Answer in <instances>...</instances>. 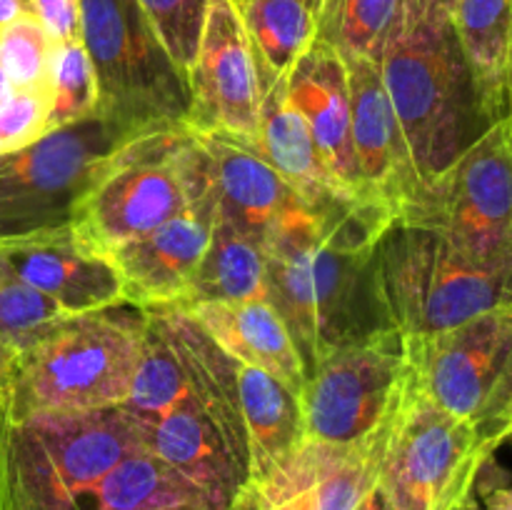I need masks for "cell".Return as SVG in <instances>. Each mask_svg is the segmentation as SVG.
Instances as JSON below:
<instances>
[{
  "instance_id": "cell-38",
  "label": "cell",
  "mask_w": 512,
  "mask_h": 510,
  "mask_svg": "<svg viewBox=\"0 0 512 510\" xmlns=\"http://www.w3.org/2000/svg\"><path fill=\"white\" fill-rule=\"evenodd\" d=\"M505 100H508V118L512 123V33H510V48H508V68H505Z\"/></svg>"
},
{
  "instance_id": "cell-41",
  "label": "cell",
  "mask_w": 512,
  "mask_h": 510,
  "mask_svg": "<svg viewBox=\"0 0 512 510\" xmlns=\"http://www.w3.org/2000/svg\"><path fill=\"white\" fill-rule=\"evenodd\" d=\"M445 5H448V8L453 10V8H455V0H445Z\"/></svg>"
},
{
  "instance_id": "cell-30",
  "label": "cell",
  "mask_w": 512,
  "mask_h": 510,
  "mask_svg": "<svg viewBox=\"0 0 512 510\" xmlns=\"http://www.w3.org/2000/svg\"><path fill=\"white\" fill-rule=\"evenodd\" d=\"M210 0H135L183 80L193 68Z\"/></svg>"
},
{
  "instance_id": "cell-42",
  "label": "cell",
  "mask_w": 512,
  "mask_h": 510,
  "mask_svg": "<svg viewBox=\"0 0 512 510\" xmlns=\"http://www.w3.org/2000/svg\"><path fill=\"white\" fill-rule=\"evenodd\" d=\"M308 3H313L315 8H320V0H308Z\"/></svg>"
},
{
  "instance_id": "cell-32",
  "label": "cell",
  "mask_w": 512,
  "mask_h": 510,
  "mask_svg": "<svg viewBox=\"0 0 512 510\" xmlns=\"http://www.w3.org/2000/svg\"><path fill=\"white\" fill-rule=\"evenodd\" d=\"M50 133V95L45 85L13 88L0 103V158L28 148Z\"/></svg>"
},
{
  "instance_id": "cell-3",
  "label": "cell",
  "mask_w": 512,
  "mask_h": 510,
  "mask_svg": "<svg viewBox=\"0 0 512 510\" xmlns=\"http://www.w3.org/2000/svg\"><path fill=\"white\" fill-rule=\"evenodd\" d=\"M125 305L70 315L15 353L0 415L90 413L128 400L143 358L145 315Z\"/></svg>"
},
{
  "instance_id": "cell-12",
  "label": "cell",
  "mask_w": 512,
  "mask_h": 510,
  "mask_svg": "<svg viewBox=\"0 0 512 510\" xmlns=\"http://www.w3.org/2000/svg\"><path fill=\"white\" fill-rule=\"evenodd\" d=\"M395 223L430 228L475 253H512L510 118L490 125Z\"/></svg>"
},
{
  "instance_id": "cell-4",
  "label": "cell",
  "mask_w": 512,
  "mask_h": 510,
  "mask_svg": "<svg viewBox=\"0 0 512 510\" xmlns=\"http://www.w3.org/2000/svg\"><path fill=\"white\" fill-rule=\"evenodd\" d=\"M145 450L123 408L0 415V510H78L100 480Z\"/></svg>"
},
{
  "instance_id": "cell-27",
  "label": "cell",
  "mask_w": 512,
  "mask_h": 510,
  "mask_svg": "<svg viewBox=\"0 0 512 510\" xmlns=\"http://www.w3.org/2000/svg\"><path fill=\"white\" fill-rule=\"evenodd\" d=\"M403 0H320L318 38L333 45L343 58L378 55Z\"/></svg>"
},
{
  "instance_id": "cell-37",
  "label": "cell",
  "mask_w": 512,
  "mask_h": 510,
  "mask_svg": "<svg viewBox=\"0 0 512 510\" xmlns=\"http://www.w3.org/2000/svg\"><path fill=\"white\" fill-rule=\"evenodd\" d=\"M15 353H18V348H13L8 340L0 338V390H3L5 383H8V375L10 370H13Z\"/></svg>"
},
{
  "instance_id": "cell-28",
  "label": "cell",
  "mask_w": 512,
  "mask_h": 510,
  "mask_svg": "<svg viewBox=\"0 0 512 510\" xmlns=\"http://www.w3.org/2000/svg\"><path fill=\"white\" fill-rule=\"evenodd\" d=\"M45 88L50 95V130L98 115V80L83 40L55 43Z\"/></svg>"
},
{
  "instance_id": "cell-10",
  "label": "cell",
  "mask_w": 512,
  "mask_h": 510,
  "mask_svg": "<svg viewBox=\"0 0 512 510\" xmlns=\"http://www.w3.org/2000/svg\"><path fill=\"white\" fill-rule=\"evenodd\" d=\"M128 133L103 118L50 130L28 148L0 158V243L63 228Z\"/></svg>"
},
{
  "instance_id": "cell-14",
  "label": "cell",
  "mask_w": 512,
  "mask_h": 510,
  "mask_svg": "<svg viewBox=\"0 0 512 510\" xmlns=\"http://www.w3.org/2000/svg\"><path fill=\"white\" fill-rule=\"evenodd\" d=\"M395 415L363 443L305 438L265 478L250 483L228 510H355L378 480Z\"/></svg>"
},
{
  "instance_id": "cell-5",
  "label": "cell",
  "mask_w": 512,
  "mask_h": 510,
  "mask_svg": "<svg viewBox=\"0 0 512 510\" xmlns=\"http://www.w3.org/2000/svg\"><path fill=\"white\" fill-rule=\"evenodd\" d=\"M375 268L390 323L403 338L512 308V253H475L420 225L390 223L375 245Z\"/></svg>"
},
{
  "instance_id": "cell-22",
  "label": "cell",
  "mask_w": 512,
  "mask_h": 510,
  "mask_svg": "<svg viewBox=\"0 0 512 510\" xmlns=\"http://www.w3.org/2000/svg\"><path fill=\"white\" fill-rule=\"evenodd\" d=\"M235 370H238L240 408H243L245 440H248L250 485L265 478L308 435H305L298 390L240 360H235Z\"/></svg>"
},
{
  "instance_id": "cell-31",
  "label": "cell",
  "mask_w": 512,
  "mask_h": 510,
  "mask_svg": "<svg viewBox=\"0 0 512 510\" xmlns=\"http://www.w3.org/2000/svg\"><path fill=\"white\" fill-rule=\"evenodd\" d=\"M55 40L35 13L18 15L0 25V65L13 88L45 85Z\"/></svg>"
},
{
  "instance_id": "cell-23",
  "label": "cell",
  "mask_w": 512,
  "mask_h": 510,
  "mask_svg": "<svg viewBox=\"0 0 512 510\" xmlns=\"http://www.w3.org/2000/svg\"><path fill=\"white\" fill-rule=\"evenodd\" d=\"M223 510L148 450L115 465L78 510Z\"/></svg>"
},
{
  "instance_id": "cell-35",
  "label": "cell",
  "mask_w": 512,
  "mask_h": 510,
  "mask_svg": "<svg viewBox=\"0 0 512 510\" xmlns=\"http://www.w3.org/2000/svg\"><path fill=\"white\" fill-rule=\"evenodd\" d=\"M355 510H395V508L390 505V500L385 498L383 490H380L378 480H375V485L365 493V498L360 500V505Z\"/></svg>"
},
{
  "instance_id": "cell-29",
  "label": "cell",
  "mask_w": 512,
  "mask_h": 510,
  "mask_svg": "<svg viewBox=\"0 0 512 510\" xmlns=\"http://www.w3.org/2000/svg\"><path fill=\"white\" fill-rule=\"evenodd\" d=\"M65 318L70 315L53 298L0 265V338L20 350Z\"/></svg>"
},
{
  "instance_id": "cell-9",
  "label": "cell",
  "mask_w": 512,
  "mask_h": 510,
  "mask_svg": "<svg viewBox=\"0 0 512 510\" xmlns=\"http://www.w3.org/2000/svg\"><path fill=\"white\" fill-rule=\"evenodd\" d=\"M425 398L500 440L512 435V308L488 310L455 328L403 338Z\"/></svg>"
},
{
  "instance_id": "cell-44",
  "label": "cell",
  "mask_w": 512,
  "mask_h": 510,
  "mask_svg": "<svg viewBox=\"0 0 512 510\" xmlns=\"http://www.w3.org/2000/svg\"><path fill=\"white\" fill-rule=\"evenodd\" d=\"M510 440H512V435H510Z\"/></svg>"
},
{
  "instance_id": "cell-18",
  "label": "cell",
  "mask_w": 512,
  "mask_h": 510,
  "mask_svg": "<svg viewBox=\"0 0 512 510\" xmlns=\"http://www.w3.org/2000/svg\"><path fill=\"white\" fill-rule=\"evenodd\" d=\"M195 135L208 155L218 215L240 233L268 248L285 228L318 218L258 148L223 135Z\"/></svg>"
},
{
  "instance_id": "cell-19",
  "label": "cell",
  "mask_w": 512,
  "mask_h": 510,
  "mask_svg": "<svg viewBox=\"0 0 512 510\" xmlns=\"http://www.w3.org/2000/svg\"><path fill=\"white\" fill-rule=\"evenodd\" d=\"M288 95L308 125L313 143L330 173L363 203H370L360 183L350 128V83L343 55L315 38L288 75ZM373 205V203H370ZM378 208V205H375ZM383 210V208H380Z\"/></svg>"
},
{
  "instance_id": "cell-7",
  "label": "cell",
  "mask_w": 512,
  "mask_h": 510,
  "mask_svg": "<svg viewBox=\"0 0 512 510\" xmlns=\"http://www.w3.org/2000/svg\"><path fill=\"white\" fill-rule=\"evenodd\" d=\"M98 118L138 138L188 125V88L135 0H80Z\"/></svg>"
},
{
  "instance_id": "cell-11",
  "label": "cell",
  "mask_w": 512,
  "mask_h": 510,
  "mask_svg": "<svg viewBox=\"0 0 512 510\" xmlns=\"http://www.w3.org/2000/svg\"><path fill=\"white\" fill-rule=\"evenodd\" d=\"M410 380L398 330L335 350L305 375L300 390L305 435L333 445L363 443L398 413Z\"/></svg>"
},
{
  "instance_id": "cell-6",
  "label": "cell",
  "mask_w": 512,
  "mask_h": 510,
  "mask_svg": "<svg viewBox=\"0 0 512 510\" xmlns=\"http://www.w3.org/2000/svg\"><path fill=\"white\" fill-rule=\"evenodd\" d=\"M208 183V155L188 125L138 135L105 158L75 208L73 225L110 255L183 213Z\"/></svg>"
},
{
  "instance_id": "cell-2",
  "label": "cell",
  "mask_w": 512,
  "mask_h": 510,
  "mask_svg": "<svg viewBox=\"0 0 512 510\" xmlns=\"http://www.w3.org/2000/svg\"><path fill=\"white\" fill-rule=\"evenodd\" d=\"M378 68L425 190L493 125L445 0L400 3Z\"/></svg>"
},
{
  "instance_id": "cell-40",
  "label": "cell",
  "mask_w": 512,
  "mask_h": 510,
  "mask_svg": "<svg viewBox=\"0 0 512 510\" xmlns=\"http://www.w3.org/2000/svg\"><path fill=\"white\" fill-rule=\"evenodd\" d=\"M458 510H483V508H480L478 498H475V495H473V498H468V500H465V503H463V505H460V508H458Z\"/></svg>"
},
{
  "instance_id": "cell-21",
  "label": "cell",
  "mask_w": 512,
  "mask_h": 510,
  "mask_svg": "<svg viewBox=\"0 0 512 510\" xmlns=\"http://www.w3.org/2000/svg\"><path fill=\"white\" fill-rule=\"evenodd\" d=\"M183 310H188L190 318L230 358L275 375L298 393L303 390V360L295 350L283 318L268 303V298L243 300V303H195Z\"/></svg>"
},
{
  "instance_id": "cell-25",
  "label": "cell",
  "mask_w": 512,
  "mask_h": 510,
  "mask_svg": "<svg viewBox=\"0 0 512 510\" xmlns=\"http://www.w3.org/2000/svg\"><path fill=\"white\" fill-rule=\"evenodd\" d=\"M248 33L260 85L280 83L318 38V8L308 0H233Z\"/></svg>"
},
{
  "instance_id": "cell-20",
  "label": "cell",
  "mask_w": 512,
  "mask_h": 510,
  "mask_svg": "<svg viewBox=\"0 0 512 510\" xmlns=\"http://www.w3.org/2000/svg\"><path fill=\"white\" fill-rule=\"evenodd\" d=\"M288 80V78H285ZM263 90L260 130L253 148L288 180L290 188L308 203L320 220H333L358 208H375L355 198L325 165L313 143L303 115L288 95V83Z\"/></svg>"
},
{
  "instance_id": "cell-36",
  "label": "cell",
  "mask_w": 512,
  "mask_h": 510,
  "mask_svg": "<svg viewBox=\"0 0 512 510\" xmlns=\"http://www.w3.org/2000/svg\"><path fill=\"white\" fill-rule=\"evenodd\" d=\"M25 13H33L30 10V0H0V25L10 23V20Z\"/></svg>"
},
{
  "instance_id": "cell-43",
  "label": "cell",
  "mask_w": 512,
  "mask_h": 510,
  "mask_svg": "<svg viewBox=\"0 0 512 510\" xmlns=\"http://www.w3.org/2000/svg\"><path fill=\"white\" fill-rule=\"evenodd\" d=\"M213 510H215V508H213ZM225 510H228V508H225Z\"/></svg>"
},
{
  "instance_id": "cell-24",
  "label": "cell",
  "mask_w": 512,
  "mask_h": 510,
  "mask_svg": "<svg viewBox=\"0 0 512 510\" xmlns=\"http://www.w3.org/2000/svg\"><path fill=\"white\" fill-rule=\"evenodd\" d=\"M453 25L490 123L508 118L505 68L512 33V0H455Z\"/></svg>"
},
{
  "instance_id": "cell-8",
  "label": "cell",
  "mask_w": 512,
  "mask_h": 510,
  "mask_svg": "<svg viewBox=\"0 0 512 510\" xmlns=\"http://www.w3.org/2000/svg\"><path fill=\"white\" fill-rule=\"evenodd\" d=\"M503 445L498 435L445 413L415 380L390 428L378 485L395 510H458Z\"/></svg>"
},
{
  "instance_id": "cell-26",
  "label": "cell",
  "mask_w": 512,
  "mask_h": 510,
  "mask_svg": "<svg viewBox=\"0 0 512 510\" xmlns=\"http://www.w3.org/2000/svg\"><path fill=\"white\" fill-rule=\"evenodd\" d=\"M265 270L268 253L263 245L218 215L203 260L195 270L188 300L180 308L195 303H243L268 298Z\"/></svg>"
},
{
  "instance_id": "cell-33",
  "label": "cell",
  "mask_w": 512,
  "mask_h": 510,
  "mask_svg": "<svg viewBox=\"0 0 512 510\" xmlns=\"http://www.w3.org/2000/svg\"><path fill=\"white\" fill-rule=\"evenodd\" d=\"M30 10L55 43L80 40V0H30Z\"/></svg>"
},
{
  "instance_id": "cell-1",
  "label": "cell",
  "mask_w": 512,
  "mask_h": 510,
  "mask_svg": "<svg viewBox=\"0 0 512 510\" xmlns=\"http://www.w3.org/2000/svg\"><path fill=\"white\" fill-rule=\"evenodd\" d=\"M390 223L385 210L358 208L290 225L265 248L268 303L283 318L305 375L335 350L395 330L375 268V245Z\"/></svg>"
},
{
  "instance_id": "cell-39",
  "label": "cell",
  "mask_w": 512,
  "mask_h": 510,
  "mask_svg": "<svg viewBox=\"0 0 512 510\" xmlns=\"http://www.w3.org/2000/svg\"><path fill=\"white\" fill-rule=\"evenodd\" d=\"M10 93H13V83H10V78L5 75L3 65H0V103H3Z\"/></svg>"
},
{
  "instance_id": "cell-15",
  "label": "cell",
  "mask_w": 512,
  "mask_h": 510,
  "mask_svg": "<svg viewBox=\"0 0 512 510\" xmlns=\"http://www.w3.org/2000/svg\"><path fill=\"white\" fill-rule=\"evenodd\" d=\"M215 220L218 205L210 180L200 193L193 195L183 213L153 233L113 250L110 258L123 280L125 305L138 310L185 305Z\"/></svg>"
},
{
  "instance_id": "cell-16",
  "label": "cell",
  "mask_w": 512,
  "mask_h": 510,
  "mask_svg": "<svg viewBox=\"0 0 512 510\" xmlns=\"http://www.w3.org/2000/svg\"><path fill=\"white\" fill-rule=\"evenodd\" d=\"M350 83V128L365 198L395 220L423 195L405 133L370 58H343Z\"/></svg>"
},
{
  "instance_id": "cell-34",
  "label": "cell",
  "mask_w": 512,
  "mask_h": 510,
  "mask_svg": "<svg viewBox=\"0 0 512 510\" xmlns=\"http://www.w3.org/2000/svg\"><path fill=\"white\" fill-rule=\"evenodd\" d=\"M483 510H512V483H498L483 490L478 500Z\"/></svg>"
},
{
  "instance_id": "cell-13",
  "label": "cell",
  "mask_w": 512,
  "mask_h": 510,
  "mask_svg": "<svg viewBox=\"0 0 512 510\" xmlns=\"http://www.w3.org/2000/svg\"><path fill=\"white\" fill-rule=\"evenodd\" d=\"M188 128L255 145L263 85L233 0H210L188 80Z\"/></svg>"
},
{
  "instance_id": "cell-17",
  "label": "cell",
  "mask_w": 512,
  "mask_h": 510,
  "mask_svg": "<svg viewBox=\"0 0 512 510\" xmlns=\"http://www.w3.org/2000/svg\"><path fill=\"white\" fill-rule=\"evenodd\" d=\"M0 265L53 298L68 315L125 305L113 258L83 238L73 223L0 243Z\"/></svg>"
}]
</instances>
